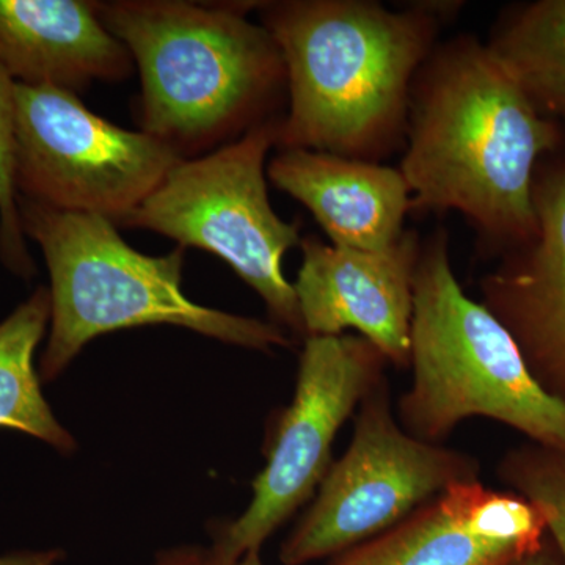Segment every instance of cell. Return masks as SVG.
I'll return each mask as SVG.
<instances>
[{"label":"cell","instance_id":"cell-1","mask_svg":"<svg viewBox=\"0 0 565 565\" xmlns=\"http://www.w3.org/2000/svg\"><path fill=\"white\" fill-rule=\"evenodd\" d=\"M561 139L486 44L459 36L416 73L399 170L414 210L460 212L505 252L537 232L535 172Z\"/></svg>","mask_w":565,"mask_h":565},{"label":"cell","instance_id":"cell-2","mask_svg":"<svg viewBox=\"0 0 565 565\" xmlns=\"http://www.w3.org/2000/svg\"><path fill=\"white\" fill-rule=\"evenodd\" d=\"M258 9L280 47L289 92L275 147L377 162L405 141L412 85L434 51L437 14L364 0Z\"/></svg>","mask_w":565,"mask_h":565},{"label":"cell","instance_id":"cell-3","mask_svg":"<svg viewBox=\"0 0 565 565\" xmlns=\"http://www.w3.org/2000/svg\"><path fill=\"white\" fill-rule=\"evenodd\" d=\"M253 3L117 0L99 20L131 52L141 79L143 132L178 154L250 131L286 82L273 35L247 20Z\"/></svg>","mask_w":565,"mask_h":565},{"label":"cell","instance_id":"cell-4","mask_svg":"<svg viewBox=\"0 0 565 565\" xmlns=\"http://www.w3.org/2000/svg\"><path fill=\"white\" fill-rule=\"evenodd\" d=\"M22 230L40 245L51 277V329L40 377L57 379L93 338L143 326H174L222 343L273 351L291 338L274 322L202 307L182 292L184 248L134 250L102 215L54 210L18 196Z\"/></svg>","mask_w":565,"mask_h":565},{"label":"cell","instance_id":"cell-5","mask_svg":"<svg viewBox=\"0 0 565 565\" xmlns=\"http://www.w3.org/2000/svg\"><path fill=\"white\" fill-rule=\"evenodd\" d=\"M408 366L396 418L412 437L440 445L482 416L565 455V404L541 388L508 330L463 292L444 230L422 244L416 264Z\"/></svg>","mask_w":565,"mask_h":565},{"label":"cell","instance_id":"cell-6","mask_svg":"<svg viewBox=\"0 0 565 565\" xmlns=\"http://www.w3.org/2000/svg\"><path fill=\"white\" fill-rule=\"evenodd\" d=\"M277 122H259L203 158L182 159L118 225L214 253L262 297L274 323L303 334L296 291L281 266L286 252L302 244L299 223L274 211L264 169Z\"/></svg>","mask_w":565,"mask_h":565},{"label":"cell","instance_id":"cell-7","mask_svg":"<svg viewBox=\"0 0 565 565\" xmlns=\"http://www.w3.org/2000/svg\"><path fill=\"white\" fill-rule=\"evenodd\" d=\"M476 457L405 433L385 377L360 404L351 445L330 465L313 505L282 542L285 565L348 553L403 523L451 487L479 481Z\"/></svg>","mask_w":565,"mask_h":565},{"label":"cell","instance_id":"cell-8","mask_svg":"<svg viewBox=\"0 0 565 565\" xmlns=\"http://www.w3.org/2000/svg\"><path fill=\"white\" fill-rule=\"evenodd\" d=\"M180 154L111 125L76 93L17 82L18 196L118 225L166 180Z\"/></svg>","mask_w":565,"mask_h":565},{"label":"cell","instance_id":"cell-9","mask_svg":"<svg viewBox=\"0 0 565 565\" xmlns=\"http://www.w3.org/2000/svg\"><path fill=\"white\" fill-rule=\"evenodd\" d=\"M384 353L360 334L305 338L291 405L278 418L267 463L253 481L252 503L222 526L206 565H233L262 550L321 486L334 437L384 379Z\"/></svg>","mask_w":565,"mask_h":565},{"label":"cell","instance_id":"cell-10","mask_svg":"<svg viewBox=\"0 0 565 565\" xmlns=\"http://www.w3.org/2000/svg\"><path fill=\"white\" fill-rule=\"evenodd\" d=\"M302 266L292 282L303 337H338L352 329L388 363L411 364L414 280L422 243L405 232L382 252L353 250L303 237Z\"/></svg>","mask_w":565,"mask_h":565},{"label":"cell","instance_id":"cell-11","mask_svg":"<svg viewBox=\"0 0 565 565\" xmlns=\"http://www.w3.org/2000/svg\"><path fill=\"white\" fill-rule=\"evenodd\" d=\"M537 232L481 280V303L508 330L541 388L565 404V161L535 172Z\"/></svg>","mask_w":565,"mask_h":565},{"label":"cell","instance_id":"cell-12","mask_svg":"<svg viewBox=\"0 0 565 565\" xmlns=\"http://www.w3.org/2000/svg\"><path fill=\"white\" fill-rule=\"evenodd\" d=\"M546 537L531 501L475 481L451 487L351 552L355 565H515Z\"/></svg>","mask_w":565,"mask_h":565},{"label":"cell","instance_id":"cell-13","mask_svg":"<svg viewBox=\"0 0 565 565\" xmlns=\"http://www.w3.org/2000/svg\"><path fill=\"white\" fill-rule=\"evenodd\" d=\"M275 188L313 214L337 247L382 252L399 243L414 210L399 169L310 150H280L267 167Z\"/></svg>","mask_w":565,"mask_h":565},{"label":"cell","instance_id":"cell-14","mask_svg":"<svg viewBox=\"0 0 565 565\" xmlns=\"http://www.w3.org/2000/svg\"><path fill=\"white\" fill-rule=\"evenodd\" d=\"M128 47L87 0H0V65L18 84L84 92L132 73Z\"/></svg>","mask_w":565,"mask_h":565},{"label":"cell","instance_id":"cell-15","mask_svg":"<svg viewBox=\"0 0 565 565\" xmlns=\"http://www.w3.org/2000/svg\"><path fill=\"white\" fill-rule=\"evenodd\" d=\"M50 322L51 294L44 286L0 322V427L20 430L70 455L76 440L55 418L33 363Z\"/></svg>","mask_w":565,"mask_h":565},{"label":"cell","instance_id":"cell-16","mask_svg":"<svg viewBox=\"0 0 565 565\" xmlns=\"http://www.w3.org/2000/svg\"><path fill=\"white\" fill-rule=\"evenodd\" d=\"M541 114L565 121V0H539L486 44Z\"/></svg>","mask_w":565,"mask_h":565},{"label":"cell","instance_id":"cell-17","mask_svg":"<svg viewBox=\"0 0 565 565\" xmlns=\"http://www.w3.org/2000/svg\"><path fill=\"white\" fill-rule=\"evenodd\" d=\"M498 478L522 494L544 515L546 533L565 565V455L525 444L509 449L498 465Z\"/></svg>","mask_w":565,"mask_h":565},{"label":"cell","instance_id":"cell-18","mask_svg":"<svg viewBox=\"0 0 565 565\" xmlns=\"http://www.w3.org/2000/svg\"><path fill=\"white\" fill-rule=\"evenodd\" d=\"M17 169V82L0 65V259L22 278L35 275V263L22 230Z\"/></svg>","mask_w":565,"mask_h":565},{"label":"cell","instance_id":"cell-19","mask_svg":"<svg viewBox=\"0 0 565 565\" xmlns=\"http://www.w3.org/2000/svg\"><path fill=\"white\" fill-rule=\"evenodd\" d=\"M63 559L58 548L20 550L0 555V565H57Z\"/></svg>","mask_w":565,"mask_h":565},{"label":"cell","instance_id":"cell-20","mask_svg":"<svg viewBox=\"0 0 565 565\" xmlns=\"http://www.w3.org/2000/svg\"><path fill=\"white\" fill-rule=\"evenodd\" d=\"M206 550L199 546H178L159 553L152 565H206Z\"/></svg>","mask_w":565,"mask_h":565},{"label":"cell","instance_id":"cell-21","mask_svg":"<svg viewBox=\"0 0 565 565\" xmlns=\"http://www.w3.org/2000/svg\"><path fill=\"white\" fill-rule=\"evenodd\" d=\"M515 565H564L563 561H561L559 555H557L555 545H553L552 539L546 537L544 545L541 548L535 550V552L530 553V555L523 557L522 561H519Z\"/></svg>","mask_w":565,"mask_h":565},{"label":"cell","instance_id":"cell-22","mask_svg":"<svg viewBox=\"0 0 565 565\" xmlns=\"http://www.w3.org/2000/svg\"><path fill=\"white\" fill-rule=\"evenodd\" d=\"M233 565H264V563L262 561V556H259L258 550H256V552H248L247 555L241 557V559L236 561ZM334 565H355L352 552L345 553V555Z\"/></svg>","mask_w":565,"mask_h":565}]
</instances>
